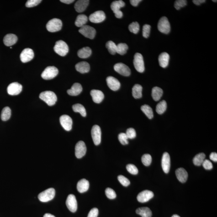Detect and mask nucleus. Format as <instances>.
I'll list each match as a JSON object with an SVG mask.
<instances>
[{"instance_id":"49","label":"nucleus","mask_w":217,"mask_h":217,"mask_svg":"<svg viewBox=\"0 0 217 217\" xmlns=\"http://www.w3.org/2000/svg\"><path fill=\"white\" fill-rule=\"evenodd\" d=\"M126 134L128 139H132L136 137V132L135 129L133 128H129L127 129Z\"/></svg>"},{"instance_id":"15","label":"nucleus","mask_w":217,"mask_h":217,"mask_svg":"<svg viewBox=\"0 0 217 217\" xmlns=\"http://www.w3.org/2000/svg\"><path fill=\"white\" fill-rule=\"evenodd\" d=\"M22 90V86L17 82L10 84L7 87V92L11 95H16L21 93Z\"/></svg>"},{"instance_id":"19","label":"nucleus","mask_w":217,"mask_h":217,"mask_svg":"<svg viewBox=\"0 0 217 217\" xmlns=\"http://www.w3.org/2000/svg\"><path fill=\"white\" fill-rule=\"evenodd\" d=\"M108 87L113 91H116L120 88V83L117 79L113 76H109L106 79Z\"/></svg>"},{"instance_id":"14","label":"nucleus","mask_w":217,"mask_h":217,"mask_svg":"<svg viewBox=\"0 0 217 217\" xmlns=\"http://www.w3.org/2000/svg\"><path fill=\"white\" fill-rule=\"evenodd\" d=\"M105 18L104 12L103 11H98L91 14L89 17V19L92 23H97L103 22Z\"/></svg>"},{"instance_id":"45","label":"nucleus","mask_w":217,"mask_h":217,"mask_svg":"<svg viewBox=\"0 0 217 217\" xmlns=\"http://www.w3.org/2000/svg\"><path fill=\"white\" fill-rule=\"evenodd\" d=\"M106 195L109 199H114L116 197L115 192L110 188H107L105 189Z\"/></svg>"},{"instance_id":"3","label":"nucleus","mask_w":217,"mask_h":217,"mask_svg":"<svg viewBox=\"0 0 217 217\" xmlns=\"http://www.w3.org/2000/svg\"><path fill=\"white\" fill-rule=\"evenodd\" d=\"M62 23L61 20L54 18L49 21L46 25L47 30L50 32H55L61 30Z\"/></svg>"},{"instance_id":"42","label":"nucleus","mask_w":217,"mask_h":217,"mask_svg":"<svg viewBox=\"0 0 217 217\" xmlns=\"http://www.w3.org/2000/svg\"><path fill=\"white\" fill-rule=\"evenodd\" d=\"M152 161L151 155L149 154H145L142 157V162L145 166H149L150 165Z\"/></svg>"},{"instance_id":"38","label":"nucleus","mask_w":217,"mask_h":217,"mask_svg":"<svg viewBox=\"0 0 217 217\" xmlns=\"http://www.w3.org/2000/svg\"><path fill=\"white\" fill-rule=\"evenodd\" d=\"M167 104L166 101L163 100L159 103L156 107V112L159 114H162L166 110Z\"/></svg>"},{"instance_id":"28","label":"nucleus","mask_w":217,"mask_h":217,"mask_svg":"<svg viewBox=\"0 0 217 217\" xmlns=\"http://www.w3.org/2000/svg\"><path fill=\"white\" fill-rule=\"evenodd\" d=\"M169 55L167 53L163 52L161 53L159 57L160 66L163 68L167 67L169 65Z\"/></svg>"},{"instance_id":"4","label":"nucleus","mask_w":217,"mask_h":217,"mask_svg":"<svg viewBox=\"0 0 217 217\" xmlns=\"http://www.w3.org/2000/svg\"><path fill=\"white\" fill-rule=\"evenodd\" d=\"M55 190L54 188L48 189L39 193L38 198L41 202H48L53 199L55 197Z\"/></svg>"},{"instance_id":"7","label":"nucleus","mask_w":217,"mask_h":217,"mask_svg":"<svg viewBox=\"0 0 217 217\" xmlns=\"http://www.w3.org/2000/svg\"><path fill=\"white\" fill-rule=\"evenodd\" d=\"M58 73L57 68L54 66L47 67L42 73L41 76L45 80H50L55 78Z\"/></svg>"},{"instance_id":"59","label":"nucleus","mask_w":217,"mask_h":217,"mask_svg":"<svg viewBox=\"0 0 217 217\" xmlns=\"http://www.w3.org/2000/svg\"><path fill=\"white\" fill-rule=\"evenodd\" d=\"M212 1H213V2H217V1H214V0H213Z\"/></svg>"},{"instance_id":"33","label":"nucleus","mask_w":217,"mask_h":217,"mask_svg":"<svg viewBox=\"0 0 217 217\" xmlns=\"http://www.w3.org/2000/svg\"><path fill=\"white\" fill-rule=\"evenodd\" d=\"M163 94V91L159 87H156L152 88V96L154 100L158 101L162 97Z\"/></svg>"},{"instance_id":"1","label":"nucleus","mask_w":217,"mask_h":217,"mask_svg":"<svg viewBox=\"0 0 217 217\" xmlns=\"http://www.w3.org/2000/svg\"><path fill=\"white\" fill-rule=\"evenodd\" d=\"M39 98L44 101L48 105L52 106L54 105L57 100V97L52 91H45L42 92L39 95Z\"/></svg>"},{"instance_id":"44","label":"nucleus","mask_w":217,"mask_h":217,"mask_svg":"<svg viewBox=\"0 0 217 217\" xmlns=\"http://www.w3.org/2000/svg\"><path fill=\"white\" fill-rule=\"evenodd\" d=\"M128 138L126 134L124 133H120L118 135V140L122 145H125L128 144Z\"/></svg>"},{"instance_id":"27","label":"nucleus","mask_w":217,"mask_h":217,"mask_svg":"<svg viewBox=\"0 0 217 217\" xmlns=\"http://www.w3.org/2000/svg\"><path fill=\"white\" fill-rule=\"evenodd\" d=\"M82 88L80 83H75L72 86L71 89L67 91V93L71 96H77L81 93Z\"/></svg>"},{"instance_id":"9","label":"nucleus","mask_w":217,"mask_h":217,"mask_svg":"<svg viewBox=\"0 0 217 217\" xmlns=\"http://www.w3.org/2000/svg\"><path fill=\"white\" fill-rule=\"evenodd\" d=\"M79 32L86 38L93 39L96 35V30L90 26L85 25L81 27Z\"/></svg>"},{"instance_id":"37","label":"nucleus","mask_w":217,"mask_h":217,"mask_svg":"<svg viewBox=\"0 0 217 217\" xmlns=\"http://www.w3.org/2000/svg\"><path fill=\"white\" fill-rule=\"evenodd\" d=\"M72 109L75 112L79 113L82 116L85 117L87 115L85 109L81 104L74 105L72 106Z\"/></svg>"},{"instance_id":"60","label":"nucleus","mask_w":217,"mask_h":217,"mask_svg":"<svg viewBox=\"0 0 217 217\" xmlns=\"http://www.w3.org/2000/svg\"><path fill=\"white\" fill-rule=\"evenodd\" d=\"M10 48L12 49V47H10Z\"/></svg>"},{"instance_id":"12","label":"nucleus","mask_w":217,"mask_h":217,"mask_svg":"<svg viewBox=\"0 0 217 217\" xmlns=\"http://www.w3.org/2000/svg\"><path fill=\"white\" fill-rule=\"evenodd\" d=\"M114 69L116 72L123 76H128L130 75V68L128 66L122 63H118L115 64L114 66Z\"/></svg>"},{"instance_id":"56","label":"nucleus","mask_w":217,"mask_h":217,"mask_svg":"<svg viewBox=\"0 0 217 217\" xmlns=\"http://www.w3.org/2000/svg\"><path fill=\"white\" fill-rule=\"evenodd\" d=\"M60 1V2L66 4H70L72 3L75 1L74 0H61Z\"/></svg>"},{"instance_id":"53","label":"nucleus","mask_w":217,"mask_h":217,"mask_svg":"<svg viewBox=\"0 0 217 217\" xmlns=\"http://www.w3.org/2000/svg\"><path fill=\"white\" fill-rule=\"evenodd\" d=\"M209 158L211 160L214 161V162H217V154L216 152H212L210 154Z\"/></svg>"},{"instance_id":"30","label":"nucleus","mask_w":217,"mask_h":217,"mask_svg":"<svg viewBox=\"0 0 217 217\" xmlns=\"http://www.w3.org/2000/svg\"><path fill=\"white\" fill-rule=\"evenodd\" d=\"M136 213L142 217H151L152 212L150 208L147 207H143L136 209Z\"/></svg>"},{"instance_id":"39","label":"nucleus","mask_w":217,"mask_h":217,"mask_svg":"<svg viewBox=\"0 0 217 217\" xmlns=\"http://www.w3.org/2000/svg\"><path fill=\"white\" fill-rule=\"evenodd\" d=\"M128 49V45L125 43H120L117 45L116 53L123 55L127 52Z\"/></svg>"},{"instance_id":"23","label":"nucleus","mask_w":217,"mask_h":217,"mask_svg":"<svg viewBox=\"0 0 217 217\" xmlns=\"http://www.w3.org/2000/svg\"><path fill=\"white\" fill-rule=\"evenodd\" d=\"M18 39V37L15 34H8L4 38V44L6 46H11L16 44Z\"/></svg>"},{"instance_id":"32","label":"nucleus","mask_w":217,"mask_h":217,"mask_svg":"<svg viewBox=\"0 0 217 217\" xmlns=\"http://www.w3.org/2000/svg\"><path fill=\"white\" fill-rule=\"evenodd\" d=\"M142 87L140 85L136 84L133 87L132 94L135 98H140L142 97Z\"/></svg>"},{"instance_id":"21","label":"nucleus","mask_w":217,"mask_h":217,"mask_svg":"<svg viewBox=\"0 0 217 217\" xmlns=\"http://www.w3.org/2000/svg\"><path fill=\"white\" fill-rule=\"evenodd\" d=\"M92 99L95 103H99L104 99V95L102 91L98 90H92L90 92Z\"/></svg>"},{"instance_id":"6","label":"nucleus","mask_w":217,"mask_h":217,"mask_svg":"<svg viewBox=\"0 0 217 217\" xmlns=\"http://www.w3.org/2000/svg\"><path fill=\"white\" fill-rule=\"evenodd\" d=\"M134 65L136 71L140 73L144 72L145 70L143 57L141 54L136 53L134 56Z\"/></svg>"},{"instance_id":"20","label":"nucleus","mask_w":217,"mask_h":217,"mask_svg":"<svg viewBox=\"0 0 217 217\" xmlns=\"http://www.w3.org/2000/svg\"><path fill=\"white\" fill-rule=\"evenodd\" d=\"M162 166L163 170L165 173H169L171 167V159L168 153L165 152L163 155L162 159Z\"/></svg>"},{"instance_id":"34","label":"nucleus","mask_w":217,"mask_h":217,"mask_svg":"<svg viewBox=\"0 0 217 217\" xmlns=\"http://www.w3.org/2000/svg\"><path fill=\"white\" fill-rule=\"evenodd\" d=\"M205 158V155L203 153H200L195 156L193 159L194 165L197 166H201L202 165Z\"/></svg>"},{"instance_id":"5","label":"nucleus","mask_w":217,"mask_h":217,"mask_svg":"<svg viewBox=\"0 0 217 217\" xmlns=\"http://www.w3.org/2000/svg\"><path fill=\"white\" fill-rule=\"evenodd\" d=\"M125 5V2L121 0L114 1L112 2L111 5V9L113 11L116 18H121L123 17V13L120 9Z\"/></svg>"},{"instance_id":"52","label":"nucleus","mask_w":217,"mask_h":217,"mask_svg":"<svg viewBox=\"0 0 217 217\" xmlns=\"http://www.w3.org/2000/svg\"><path fill=\"white\" fill-rule=\"evenodd\" d=\"M98 214V210L97 208L91 209L88 213L87 217H97Z\"/></svg>"},{"instance_id":"31","label":"nucleus","mask_w":217,"mask_h":217,"mask_svg":"<svg viewBox=\"0 0 217 217\" xmlns=\"http://www.w3.org/2000/svg\"><path fill=\"white\" fill-rule=\"evenodd\" d=\"M87 21H88V18L87 16L84 14L79 15L76 18L75 24L76 26L81 28L83 26L85 25Z\"/></svg>"},{"instance_id":"11","label":"nucleus","mask_w":217,"mask_h":217,"mask_svg":"<svg viewBox=\"0 0 217 217\" xmlns=\"http://www.w3.org/2000/svg\"><path fill=\"white\" fill-rule=\"evenodd\" d=\"M87 147L85 142L82 141H79L76 144L75 148V156L78 159H81L85 155Z\"/></svg>"},{"instance_id":"47","label":"nucleus","mask_w":217,"mask_h":217,"mask_svg":"<svg viewBox=\"0 0 217 217\" xmlns=\"http://www.w3.org/2000/svg\"><path fill=\"white\" fill-rule=\"evenodd\" d=\"M187 1L185 0H177L175 2L174 7L177 10H179L182 7L187 5Z\"/></svg>"},{"instance_id":"55","label":"nucleus","mask_w":217,"mask_h":217,"mask_svg":"<svg viewBox=\"0 0 217 217\" xmlns=\"http://www.w3.org/2000/svg\"><path fill=\"white\" fill-rule=\"evenodd\" d=\"M193 2L195 4L197 5H199L205 2V0H193Z\"/></svg>"},{"instance_id":"41","label":"nucleus","mask_w":217,"mask_h":217,"mask_svg":"<svg viewBox=\"0 0 217 217\" xmlns=\"http://www.w3.org/2000/svg\"><path fill=\"white\" fill-rule=\"evenodd\" d=\"M128 29L131 32L136 34L140 30V25L137 22H134L129 25Z\"/></svg>"},{"instance_id":"26","label":"nucleus","mask_w":217,"mask_h":217,"mask_svg":"<svg viewBox=\"0 0 217 217\" xmlns=\"http://www.w3.org/2000/svg\"><path fill=\"white\" fill-rule=\"evenodd\" d=\"M76 71L81 73H85L89 72L90 71V65L88 62H78L75 66Z\"/></svg>"},{"instance_id":"48","label":"nucleus","mask_w":217,"mask_h":217,"mask_svg":"<svg viewBox=\"0 0 217 217\" xmlns=\"http://www.w3.org/2000/svg\"><path fill=\"white\" fill-rule=\"evenodd\" d=\"M118 180L122 185L127 187L130 184V182L129 180L126 177L123 175H119L118 176Z\"/></svg>"},{"instance_id":"29","label":"nucleus","mask_w":217,"mask_h":217,"mask_svg":"<svg viewBox=\"0 0 217 217\" xmlns=\"http://www.w3.org/2000/svg\"><path fill=\"white\" fill-rule=\"evenodd\" d=\"M92 53L91 49L88 47H85L80 49L78 52V55L81 58H86L89 57Z\"/></svg>"},{"instance_id":"46","label":"nucleus","mask_w":217,"mask_h":217,"mask_svg":"<svg viewBox=\"0 0 217 217\" xmlns=\"http://www.w3.org/2000/svg\"><path fill=\"white\" fill-rule=\"evenodd\" d=\"M151 26L149 25L145 24L143 27L142 35L145 38H149L150 35Z\"/></svg>"},{"instance_id":"10","label":"nucleus","mask_w":217,"mask_h":217,"mask_svg":"<svg viewBox=\"0 0 217 217\" xmlns=\"http://www.w3.org/2000/svg\"><path fill=\"white\" fill-rule=\"evenodd\" d=\"M91 135L95 145H99L101 143L102 139V131L98 125H95L92 127L91 129Z\"/></svg>"},{"instance_id":"57","label":"nucleus","mask_w":217,"mask_h":217,"mask_svg":"<svg viewBox=\"0 0 217 217\" xmlns=\"http://www.w3.org/2000/svg\"><path fill=\"white\" fill-rule=\"evenodd\" d=\"M43 217H55L54 215L50 214H48V213H47L45 214V215H44Z\"/></svg>"},{"instance_id":"50","label":"nucleus","mask_w":217,"mask_h":217,"mask_svg":"<svg viewBox=\"0 0 217 217\" xmlns=\"http://www.w3.org/2000/svg\"><path fill=\"white\" fill-rule=\"evenodd\" d=\"M41 2V0H29L27 1L25 6L28 8H30L38 5Z\"/></svg>"},{"instance_id":"16","label":"nucleus","mask_w":217,"mask_h":217,"mask_svg":"<svg viewBox=\"0 0 217 217\" xmlns=\"http://www.w3.org/2000/svg\"><path fill=\"white\" fill-rule=\"evenodd\" d=\"M66 205L69 210L75 212L77 209V203L76 197L73 194H70L68 196L66 200Z\"/></svg>"},{"instance_id":"8","label":"nucleus","mask_w":217,"mask_h":217,"mask_svg":"<svg viewBox=\"0 0 217 217\" xmlns=\"http://www.w3.org/2000/svg\"><path fill=\"white\" fill-rule=\"evenodd\" d=\"M158 29L161 32L168 34L171 30V26L168 18L163 17L160 18L158 24Z\"/></svg>"},{"instance_id":"13","label":"nucleus","mask_w":217,"mask_h":217,"mask_svg":"<svg viewBox=\"0 0 217 217\" xmlns=\"http://www.w3.org/2000/svg\"><path fill=\"white\" fill-rule=\"evenodd\" d=\"M60 124L65 130L69 131L72 128V120L71 117L67 115H62L60 118Z\"/></svg>"},{"instance_id":"22","label":"nucleus","mask_w":217,"mask_h":217,"mask_svg":"<svg viewBox=\"0 0 217 217\" xmlns=\"http://www.w3.org/2000/svg\"><path fill=\"white\" fill-rule=\"evenodd\" d=\"M88 0H79L76 2L75 5V10L78 13H82L84 12L89 4Z\"/></svg>"},{"instance_id":"58","label":"nucleus","mask_w":217,"mask_h":217,"mask_svg":"<svg viewBox=\"0 0 217 217\" xmlns=\"http://www.w3.org/2000/svg\"><path fill=\"white\" fill-rule=\"evenodd\" d=\"M172 217H180L179 216V215H176V214H175V215H172Z\"/></svg>"},{"instance_id":"2","label":"nucleus","mask_w":217,"mask_h":217,"mask_svg":"<svg viewBox=\"0 0 217 217\" xmlns=\"http://www.w3.org/2000/svg\"><path fill=\"white\" fill-rule=\"evenodd\" d=\"M54 50L56 53L62 56H65L69 51L68 45L62 40H59L55 43Z\"/></svg>"},{"instance_id":"43","label":"nucleus","mask_w":217,"mask_h":217,"mask_svg":"<svg viewBox=\"0 0 217 217\" xmlns=\"http://www.w3.org/2000/svg\"><path fill=\"white\" fill-rule=\"evenodd\" d=\"M126 169L128 172L131 174L135 175L139 172V170L136 166L133 164H128L126 166Z\"/></svg>"},{"instance_id":"25","label":"nucleus","mask_w":217,"mask_h":217,"mask_svg":"<svg viewBox=\"0 0 217 217\" xmlns=\"http://www.w3.org/2000/svg\"><path fill=\"white\" fill-rule=\"evenodd\" d=\"M89 187V183L87 180L83 179L78 182L77 189L80 193H84L87 192Z\"/></svg>"},{"instance_id":"54","label":"nucleus","mask_w":217,"mask_h":217,"mask_svg":"<svg viewBox=\"0 0 217 217\" xmlns=\"http://www.w3.org/2000/svg\"><path fill=\"white\" fill-rule=\"evenodd\" d=\"M141 1V0H131L130 2L132 5L134 7H136Z\"/></svg>"},{"instance_id":"51","label":"nucleus","mask_w":217,"mask_h":217,"mask_svg":"<svg viewBox=\"0 0 217 217\" xmlns=\"http://www.w3.org/2000/svg\"><path fill=\"white\" fill-rule=\"evenodd\" d=\"M202 165L205 169L211 170L213 168L212 164L208 160H205Z\"/></svg>"},{"instance_id":"24","label":"nucleus","mask_w":217,"mask_h":217,"mask_svg":"<svg viewBox=\"0 0 217 217\" xmlns=\"http://www.w3.org/2000/svg\"><path fill=\"white\" fill-rule=\"evenodd\" d=\"M175 173L177 179L181 182L184 183L187 181L188 175L187 171L184 169L180 168L177 169Z\"/></svg>"},{"instance_id":"36","label":"nucleus","mask_w":217,"mask_h":217,"mask_svg":"<svg viewBox=\"0 0 217 217\" xmlns=\"http://www.w3.org/2000/svg\"><path fill=\"white\" fill-rule=\"evenodd\" d=\"M11 116V110L8 107H5L2 110L1 114V119L3 121L8 120Z\"/></svg>"},{"instance_id":"35","label":"nucleus","mask_w":217,"mask_h":217,"mask_svg":"<svg viewBox=\"0 0 217 217\" xmlns=\"http://www.w3.org/2000/svg\"><path fill=\"white\" fill-rule=\"evenodd\" d=\"M141 109L149 119H152L153 118V112L152 109L149 105H142L141 107Z\"/></svg>"},{"instance_id":"40","label":"nucleus","mask_w":217,"mask_h":217,"mask_svg":"<svg viewBox=\"0 0 217 217\" xmlns=\"http://www.w3.org/2000/svg\"><path fill=\"white\" fill-rule=\"evenodd\" d=\"M106 47L111 54L114 55L116 53L117 45L112 41L107 42L106 44Z\"/></svg>"},{"instance_id":"18","label":"nucleus","mask_w":217,"mask_h":217,"mask_svg":"<svg viewBox=\"0 0 217 217\" xmlns=\"http://www.w3.org/2000/svg\"><path fill=\"white\" fill-rule=\"evenodd\" d=\"M154 195L153 192L146 190L139 193L137 197V199L140 203H145L153 198Z\"/></svg>"},{"instance_id":"17","label":"nucleus","mask_w":217,"mask_h":217,"mask_svg":"<svg viewBox=\"0 0 217 217\" xmlns=\"http://www.w3.org/2000/svg\"><path fill=\"white\" fill-rule=\"evenodd\" d=\"M34 52L33 50L29 48L24 49L20 54L21 61L23 63L29 62L34 57Z\"/></svg>"}]
</instances>
